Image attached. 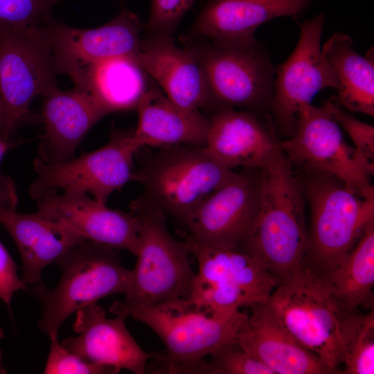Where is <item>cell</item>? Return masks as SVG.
Listing matches in <instances>:
<instances>
[{"instance_id": "obj_1", "label": "cell", "mask_w": 374, "mask_h": 374, "mask_svg": "<svg viewBox=\"0 0 374 374\" xmlns=\"http://www.w3.org/2000/svg\"><path fill=\"white\" fill-rule=\"evenodd\" d=\"M109 310L141 321L157 335L165 350L154 353L161 366L153 373L169 374H195L205 357L235 338L247 316L240 310L213 312L182 298L146 308L127 307L115 300Z\"/></svg>"}, {"instance_id": "obj_2", "label": "cell", "mask_w": 374, "mask_h": 374, "mask_svg": "<svg viewBox=\"0 0 374 374\" xmlns=\"http://www.w3.org/2000/svg\"><path fill=\"white\" fill-rule=\"evenodd\" d=\"M305 204L301 179L286 157L261 170L259 211L242 251L257 258L280 281L304 266Z\"/></svg>"}, {"instance_id": "obj_3", "label": "cell", "mask_w": 374, "mask_h": 374, "mask_svg": "<svg viewBox=\"0 0 374 374\" xmlns=\"http://www.w3.org/2000/svg\"><path fill=\"white\" fill-rule=\"evenodd\" d=\"M181 41L202 67L207 111L239 108L258 114L269 111L274 67L256 38L229 42L183 35Z\"/></svg>"}, {"instance_id": "obj_4", "label": "cell", "mask_w": 374, "mask_h": 374, "mask_svg": "<svg viewBox=\"0 0 374 374\" xmlns=\"http://www.w3.org/2000/svg\"><path fill=\"white\" fill-rule=\"evenodd\" d=\"M301 181L310 212L304 266L321 276L342 261L374 221V197L326 174L304 172Z\"/></svg>"}, {"instance_id": "obj_5", "label": "cell", "mask_w": 374, "mask_h": 374, "mask_svg": "<svg viewBox=\"0 0 374 374\" xmlns=\"http://www.w3.org/2000/svg\"><path fill=\"white\" fill-rule=\"evenodd\" d=\"M145 154L134 170V181L143 188L138 198L183 224L204 198L236 175L204 146H166Z\"/></svg>"}, {"instance_id": "obj_6", "label": "cell", "mask_w": 374, "mask_h": 374, "mask_svg": "<svg viewBox=\"0 0 374 374\" xmlns=\"http://www.w3.org/2000/svg\"><path fill=\"white\" fill-rule=\"evenodd\" d=\"M118 251L85 240L56 262L62 272L54 288L43 283L31 287L42 304L37 326L49 339L58 337L62 325L80 308L109 295L129 292L132 270L123 265Z\"/></svg>"}, {"instance_id": "obj_7", "label": "cell", "mask_w": 374, "mask_h": 374, "mask_svg": "<svg viewBox=\"0 0 374 374\" xmlns=\"http://www.w3.org/2000/svg\"><path fill=\"white\" fill-rule=\"evenodd\" d=\"M130 208L139 222V245L130 290L122 303L146 308L168 300L188 299L195 276L189 243L170 234L166 215L161 211L139 198L131 203Z\"/></svg>"}, {"instance_id": "obj_8", "label": "cell", "mask_w": 374, "mask_h": 374, "mask_svg": "<svg viewBox=\"0 0 374 374\" xmlns=\"http://www.w3.org/2000/svg\"><path fill=\"white\" fill-rule=\"evenodd\" d=\"M268 303L280 325L299 344L332 373H339L344 315L319 275L303 266L280 282Z\"/></svg>"}, {"instance_id": "obj_9", "label": "cell", "mask_w": 374, "mask_h": 374, "mask_svg": "<svg viewBox=\"0 0 374 374\" xmlns=\"http://www.w3.org/2000/svg\"><path fill=\"white\" fill-rule=\"evenodd\" d=\"M50 22L19 28L0 21V98L6 113L5 140H10L15 130L30 117L36 97L58 87Z\"/></svg>"}, {"instance_id": "obj_10", "label": "cell", "mask_w": 374, "mask_h": 374, "mask_svg": "<svg viewBox=\"0 0 374 374\" xmlns=\"http://www.w3.org/2000/svg\"><path fill=\"white\" fill-rule=\"evenodd\" d=\"M141 149L134 129L114 130L105 145L77 158L49 163L37 157L33 167L37 176L30 195L36 199L53 192L87 194L106 204L114 191L134 181L135 159Z\"/></svg>"}, {"instance_id": "obj_11", "label": "cell", "mask_w": 374, "mask_h": 374, "mask_svg": "<svg viewBox=\"0 0 374 374\" xmlns=\"http://www.w3.org/2000/svg\"><path fill=\"white\" fill-rule=\"evenodd\" d=\"M186 241L198 264L188 299L198 308L232 313L268 301L280 282L244 251Z\"/></svg>"}, {"instance_id": "obj_12", "label": "cell", "mask_w": 374, "mask_h": 374, "mask_svg": "<svg viewBox=\"0 0 374 374\" xmlns=\"http://www.w3.org/2000/svg\"><path fill=\"white\" fill-rule=\"evenodd\" d=\"M296 118L294 133L279 141L291 165L304 172L331 175L362 195L374 197V166L346 143L339 125L323 106L303 105Z\"/></svg>"}, {"instance_id": "obj_13", "label": "cell", "mask_w": 374, "mask_h": 374, "mask_svg": "<svg viewBox=\"0 0 374 374\" xmlns=\"http://www.w3.org/2000/svg\"><path fill=\"white\" fill-rule=\"evenodd\" d=\"M325 14L300 22V35L287 59L274 68L269 111L276 133L287 138L295 132L300 108L323 89H336L335 73L321 54Z\"/></svg>"}, {"instance_id": "obj_14", "label": "cell", "mask_w": 374, "mask_h": 374, "mask_svg": "<svg viewBox=\"0 0 374 374\" xmlns=\"http://www.w3.org/2000/svg\"><path fill=\"white\" fill-rule=\"evenodd\" d=\"M261 170L244 168L204 198L184 224L188 231L186 240L242 250L259 211Z\"/></svg>"}, {"instance_id": "obj_15", "label": "cell", "mask_w": 374, "mask_h": 374, "mask_svg": "<svg viewBox=\"0 0 374 374\" xmlns=\"http://www.w3.org/2000/svg\"><path fill=\"white\" fill-rule=\"evenodd\" d=\"M49 24L56 71L73 83L94 63L117 57L136 58L144 29L139 17L125 8L94 28H74L53 19Z\"/></svg>"}, {"instance_id": "obj_16", "label": "cell", "mask_w": 374, "mask_h": 374, "mask_svg": "<svg viewBox=\"0 0 374 374\" xmlns=\"http://www.w3.org/2000/svg\"><path fill=\"white\" fill-rule=\"evenodd\" d=\"M260 115L233 108L213 112L209 116L204 149L231 169L265 170L277 165L286 157L276 137L274 127L265 124Z\"/></svg>"}, {"instance_id": "obj_17", "label": "cell", "mask_w": 374, "mask_h": 374, "mask_svg": "<svg viewBox=\"0 0 374 374\" xmlns=\"http://www.w3.org/2000/svg\"><path fill=\"white\" fill-rule=\"evenodd\" d=\"M35 200L37 213L85 240L136 255L139 222L131 211L110 208L87 194L53 192Z\"/></svg>"}, {"instance_id": "obj_18", "label": "cell", "mask_w": 374, "mask_h": 374, "mask_svg": "<svg viewBox=\"0 0 374 374\" xmlns=\"http://www.w3.org/2000/svg\"><path fill=\"white\" fill-rule=\"evenodd\" d=\"M73 330L78 334L63 339L62 344L85 361L135 374L145 373L147 362L154 353L143 350L125 326V316L107 318L105 309L97 303L75 312Z\"/></svg>"}, {"instance_id": "obj_19", "label": "cell", "mask_w": 374, "mask_h": 374, "mask_svg": "<svg viewBox=\"0 0 374 374\" xmlns=\"http://www.w3.org/2000/svg\"><path fill=\"white\" fill-rule=\"evenodd\" d=\"M136 59L175 103L187 109L207 110V91L200 64L190 49L175 44L172 35L142 37Z\"/></svg>"}, {"instance_id": "obj_20", "label": "cell", "mask_w": 374, "mask_h": 374, "mask_svg": "<svg viewBox=\"0 0 374 374\" xmlns=\"http://www.w3.org/2000/svg\"><path fill=\"white\" fill-rule=\"evenodd\" d=\"M42 98L39 117L44 132L38 157L49 163L72 159L87 133L107 114L88 93L75 87L66 91L57 87Z\"/></svg>"}, {"instance_id": "obj_21", "label": "cell", "mask_w": 374, "mask_h": 374, "mask_svg": "<svg viewBox=\"0 0 374 374\" xmlns=\"http://www.w3.org/2000/svg\"><path fill=\"white\" fill-rule=\"evenodd\" d=\"M235 340L274 374H332L313 353L299 344L280 325L268 301L255 303Z\"/></svg>"}, {"instance_id": "obj_22", "label": "cell", "mask_w": 374, "mask_h": 374, "mask_svg": "<svg viewBox=\"0 0 374 374\" xmlns=\"http://www.w3.org/2000/svg\"><path fill=\"white\" fill-rule=\"evenodd\" d=\"M312 1L208 0L186 35L229 42L251 40L265 22L284 16L296 19Z\"/></svg>"}, {"instance_id": "obj_23", "label": "cell", "mask_w": 374, "mask_h": 374, "mask_svg": "<svg viewBox=\"0 0 374 374\" xmlns=\"http://www.w3.org/2000/svg\"><path fill=\"white\" fill-rule=\"evenodd\" d=\"M0 225L10 234L19 252L26 285L42 283L44 269L56 262L85 240L57 222L39 213H21L0 205Z\"/></svg>"}, {"instance_id": "obj_24", "label": "cell", "mask_w": 374, "mask_h": 374, "mask_svg": "<svg viewBox=\"0 0 374 374\" xmlns=\"http://www.w3.org/2000/svg\"><path fill=\"white\" fill-rule=\"evenodd\" d=\"M136 111L138 123L134 136L142 148L204 146L209 116L177 105L152 79Z\"/></svg>"}, {"instance_id": "obj_25", "label": "cell", "mask_w": 374, "mask_h": 374, "mask_svg": "<svg viewBox=\"0 0 374 374\" xmlns=\"http://www.w3.org/2000/svg\"><path fill=\"white\" fill-rule=\"evenodd\" d=\"M151 80L135 57H117L89 66L74 87L88 93L109 115L136 110Z\"/></svg>"}, {"instance_id": "obj_26", "label": "cell", "mask_w": 374, "mask_h": 374, "mask_svg": "<svg viewBox=\"0 0 374 374\" xmlns=\"http://www.w3.org/2000/svg\"><path fill=\"white\" fill-rule=\"evenodd\" d=\"M321 54L333 69L337 81L339 104L345 109L370 116H374L373 48L365 57L353 48V39L337 32L323 46Z\"/></svg>"}, {"instance_id": "obj_27", "label": "cell", "mask_w": 374, "mask_h": 374, "mask_svg": "<svg viewBox=\"0 0 374 374\" xmlns=\"http://www.w3.org/2000/svg\"><path fill=\"white\" fill-rule=\"evenodd\" d=\"M343 315L374 304V221L342 261L320 276Z\"/></svg>"}, {"instance_id": "obj_28", "label": "cell", "mask_w": 374, "mask_h": 374, "mask_svg": "<svg viewBox=\"0 0 374 374\" xmlns=\"http://www.w3.org/2000/svg\"><path fill=\"white\" fill-rule=\"evenodd\" d=\"M342 374L374 373V311L356 312L341 320Z\"/></svg>"}, {"instance_id": "obj_29", "label": "cell", "mask_w": 374, "mask_h": 374, "mask_svg": "<svg viewBox=\"0 0 374 374\" xmlns=\"http://www.w3.org/2000/svg\"><path fill=\"white\" fill-rule=\"evenodd\" d=\"M197 367L195 374H274L262 362L248 353L235 340L224 343Z\"/></svg>"}, {"instance_id": "obj_30", "label": "cell", "mask_w": 374, "mask_h": 374, "mask_svg": "<svg viewBox=\"0 0 374 374\" xmlns=\"http://www.w3.org/2000/svg\"><path fill=\"white\" fill-rule=\"evenodd\" d=\"M332 118L346 131L362 158L374 166V127L348 114L333 96L323 105Z\"/></svg>"}, {"instance_id": "obj_31", "label": "cell", "mask_w": 374, "mask_h": 374, "mask_svg": "<svg viewBox=\"0 0 374 374\" xmlns=\"http://www.w3.org/2000/svg\"><path fill=\"white\" fill-rule=\"evenodd\" d=\"M59 0H0V21L23 28L45 25Z\"/></svg>"}, {"instance_id": "obj_32", "label": "cell", "mask_w": 374, "mask_h": 374, "mask_svg": "<svg viewBox=\"0 0 374 374\" xmlns=\"http://www.w3.org/2000/svg\"><path fill=\"white\" fill-rule=\"evenodd\" d=\"M51 346L44 370L45 374H115L112 368L88 362L69 351L59 341L50 338Z\"/></svg>"}, {"instance_id": "obj_33", "label": "cell", "mask_w": 374, "mask_h": 374, "mask_svg": "<svg viewBox=\"0 0 374 374\" xmlns=\"http://www.w3.org/2000/svg\"><path fill=\"white\" fill-rule=\"evenodd\" d=\"M197 0H152L147 23L144 25L148 35H172L181 19Z\"/></svg>"}, {"instance_id": "obj_34", "label": "cell", "mask_w": 374, "mask_h": 374, "mask_svg": "<svg viewBox=\"0 0 374 374\" xmlns=\"http://www.w3.org/2000/svg\"><path fill=\"white\" fill-rule=\"evenodd\" d=\"M19 290H27V287L17 274L15 261L0 242V299L11 315V301Z\"/></svg>"}, {"instance_id": "obj_35", "label": "cell", "mask_w": 374, "mask_h": 374, "mask_svg": "<svg viewBox=\"0 0 374 374\" xmlns=\"http://www.w3.org/2000/svg\"><path fill=\"white\" fill-rule=\"evenodd\" d=\"M19 144L11 140L0 137V164L5 154ZM18 204V195L13 180L4 175L0 169V205L10 209H15Z\"/></svg>"}, {"instance_id": "obj_36", "label": "cell", "mask_w": 374, "mask_h": 374, "mask_svg": "<svg viewBox=\"0 0 374 374\" xmlns=\"http://www.w3.org/2000/svg\"><path fill=\"white\" fill-rule=\"evenodd\" d=\"M6 125V113L5 109L0 98V137L2 138Z\"/></svg>"}, {"instance_id": "obj_37", "label": "cell", "mask_w": 374, "mask_h": 374, "mask_svg": "<svg viewBox=\"0 0 374 374\" xmlns=\"http://www.w3.org/2000/svg\"><path fill=\"white\" fill-rule=\"evenodd\" d=\"M6 373V370L4 369L2 364H1V350H0V373Z\"/></svg>"}, {"instance_id": "obj_38", "label": "cell", "mask_w": 374, "mask_h": 374, "mask_svg": "<svg viewBox=\"0 0 374 374\" xmlns=\"http://www.w3.org/2000/svg\"><path fill=\"white\" fill-rule=\"evenodd\" d=\"M3 336V332L2 328L0 326V339H1Z\"/></svg>"}]
</instances>
